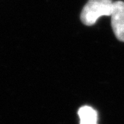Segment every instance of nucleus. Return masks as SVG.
<instances>
[{
  "mask_svg": "<svg viewBox=\"0 0 124 124\" xmlns=\"http://www.w3.org/2000/svg\"><path fill=\"white\" fill-rule=\"evenodd\" d=\"M112 0H88L81 13V20L86 25H93L102 16H111Z\"/></svg>",
  "mask_w": 124,
  "mask_h": 124,
  "instance_id": "nucleus-1",
  "label": "nucleus"
},
{
  "mask_svg": "<svg viewBox=\"0 0 124 124\" xmlns=\"http://www.w3.org/2000/svg\"><path fill=\"white\" fill-rule=\"evenodd\" d=\"M111 17V26L115 36L119 40L124 42V2H114Z\"/></svg>",
  "mask_w": 124,
  "mask_h": 124,
  "instance_id": "nucleus-2",
  "label": "nucleus"
},
{
  "mask_svg": "<svg viewBox=\"0 0 124 124\" xmlns=\"http://www.w3.org/2000/svg\"><path fill=\"white\" fill-rule=\"evenodd\" d=\"M80 124H97L98 115L96 110L91 106H82L78 111Z\"/></svg>",
  "mask_w": 124,
  "mask_h": 124,
  "instance_id": "nucleus-3",
  "label": "nucleus"
}]
</instances>
